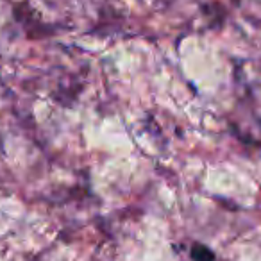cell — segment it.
I'll list each match as a JSON object with an SVG mask.
<instances>
[{
    "label": "cell",
    "instance_id": "1",
    "mask_svg": "<svg viewBox=\"0 0 261 261\" xmlns=\"http://www.w3.org/2000/svg\"><path fill=\"white\" fill-rule=\"evenodd\" d=\"M192 257L195 261H215V254L211 252L207 247L200 245V243H195V245H193Z\"/></svg>",
    "mask_w": 261,
    "mask_h": 261
}]
</instances>
